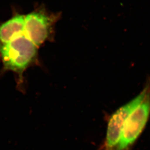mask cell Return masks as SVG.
I'll return each instance as SVG.
<instances>
[{"label": "cell", "mask_w": 150, "mask_h": 150, "mask_svg": "<svg viewBox=\"0 0 150 150\" xmlns=\"http://www.w3.org/2000/svg\"><path fill=\"white\" fill-rule=\"evenodd\" d=\"M38 47L25 34L10 42L0 45V57L4 70L11 71L22 80L23 72L38 59Z\"/></svg>", "instance_id": "cell-1"}, {"label": "cell", "mask_w": 150, "mask_h": 150, "mask_svg": "<svg viewBox=\"0 0 150 150\" xmlns=\"http://www.w3.org/2000/svg\"><path fill=\"white\" fill-rule=\"evenodd\" d=\"M141 102L129 113L121 130L120 140L116 150H132L143 132L150 116V79Z\"/></svg>", "instance_id": "cell-2"}, {"label": "cell", "mask_w": 150, "mask_h": 150, "mask_svg": "<svg viewBox=\"0 0 150 150\" xmlns=\"http://www.w3.org/2000/svg\"><path fill=\"white\" fill-rule=\"evenodd\" d=\"M57 17L41 8L25 16V34L38 47L52 35Z\"/></svg>", "instance_id": "cell-3"}, {"label": "cell", "mask_w": 150, "mask_h": 150, "mask_svg": "<svg viewBox=\"0 0 150 150\" xmlns=\"http://www.w3.org/2000/svg\"><path fill=\"white\" fill-rule=\"evenodd\" d=\"M147 91V85L139 94L126 104L120 107L109 119L106 139L103 145L105 150H116L118 146L123 122L131 112L143 100Z\"/></svg>", "instance_id": "cell-4"}, {"label": "cell", "mask_w": 150, "mask_h": 150, "mask_svg": "<svg viewBox=\"0 0 150 150\" xmlns=\"http://www.w3.org/2000/svg\"><path fill=\"white\" fill-rule=\"evenodd\" d=\"M25 34V16L16 14L0 25V45L9 43Z\"/></svg>", "instance_id": "cell-5"}]
</instances>
